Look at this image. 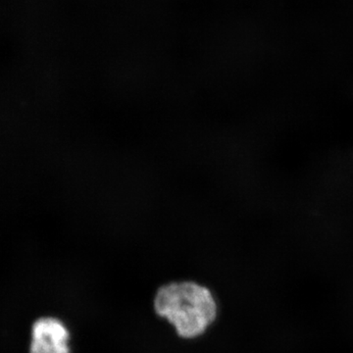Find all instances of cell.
<instances>
[{
    "label": "cell",
    "mask_w": 353,
    "mask_h": 353,
    "mask_svg": "<svg viewBox=\"0 0 353 353\" xmlns=\"http://www.w3.org/2000/svg\"><path fill=\"white\" fill-rule=\"evenodd\" d=\"M155 312L173 325L176 334L194 339L215 321L218 306L212 292L194 282L170 283L157 290Z\"/></svg>",
    "instance_id": "cell-1"
},
{
    "label": "cell",
    "mask_w": 353,
    "mask_h": 353,
    "mask_svg": "<svg viewBox=\"0 0 353 353\" xmlns=\"http://www.w3.org/2000/svg\"><path fill=\"white\" fill-rule=\"evenodd\" d=\"M70 332L61 320L46 316L32 325L30 353H71Z\"/></svg>",
    "instance_id": "cell-2"
}]
</instances>
